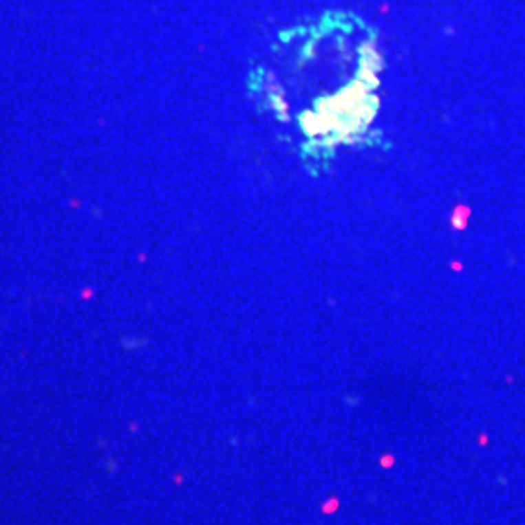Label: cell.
Instances as JSON below:
<instances>
[{"label":"cell","mask_w":525,"mask_h":525,"mask_svg":"<svg viewBox=\"0 0 525 525\" xmlns=\"http://www.w3.org/2000/svg\"><path fill=\"white\" fill-rule=\"evenodd\" d=\"M300 127L308 136H327V134L333 133L331 125L327 123V119L317 111H303L300 115Z\"/></svg>","instance_id":"6da1fadb"},{"label":"cell","mask_w":525,"mask_h":525,"mask_svg":"<svg viewBox=\"0 0 525 525\" xmlns=\"http://www.w3.org/2000/svg\"><path fill=\"white\" fill-rule=\"evenodd\" d=\"M356 78L360 80V82H364L369 89H376L378 86H380V80H378V76H376V72H374L372 68L364 67V65H360V68H358Z\"/></svg>","instance_id":"7a4b0ae2"},{"label":"cell","mask_w":525,"mask_h":525,"mask_svg":"<svg viewBox=\"0 0 525 525\" xmlns=\"http://www.w3.org/2000/svg\"><path fill=\"white\" fill-rule=\"evenodd\" d=\"M467 216H469V208L467 206H458L451 214V226L456 230H463L465 224H467Z\"/></svg>","instance_id":"3957f363"}]
</instances>
